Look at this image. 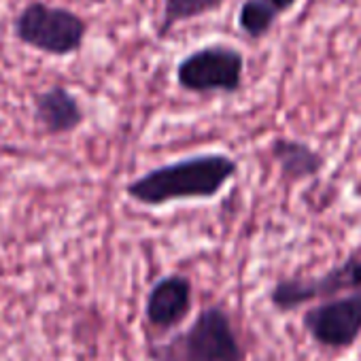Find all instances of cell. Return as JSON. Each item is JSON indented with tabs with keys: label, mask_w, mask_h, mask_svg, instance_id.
<instances>
[{
	"label": "cell",
	"mask_w": 361,
	"mask_h": 361,
	"mask_svg": "<svg viewBox=\"0 0 361 361\" xmlns=\"http://www.w3.org/2000/svg\"><path fill=\"white\" fill-rule=\"evenodd\" d=\"M238 172L228 153H198L157 166L126 185L128 198L145 207H164L180 200H211L219 196Z\"/></svg>",
	"instance_id": "6da1fadb"
},
{
	"label": "cell",
	"mask_w": 361,
	"mask_h": 361,
	"mask_svg": "<svg viewBox=\"0 0 361 361\" xmlns=\"http://www.w3.org/2000/svg\"><path fill=\"white\" fill-rule=\"evenodd\" d=\"M153 361H247V348L224 306L204 308L188 329L151 344Z\"/></svg>",
	"instance_id": "7a4b0ae2"
},
{
	"label": "cell",
	"mask_w": 361,
	"mask_h": 361,
	"mask_svg": "<svg viewBox=\"0 0 361 361\" xmlns=\"http://www.w3.org/2000/svg\"><path fill=\"white\" fill-rule=\"evenodd\" d=\"M87 26L85 22L62 7H49L45 3H30L16 18V37L43 54L71 56L81 49Z\"/></svg>",
	"instance_id": "3957f363"
},
{
	"label": "cell",
	"mask_w": 361,
	"mask_h": 361,
	"mask_svg": "<svg viewBox=\"0 0 361 361\" xmlns=\"http://www.w3.org/2000/svg\"><path fill=\"white\" fill-rule=\"evenodd\" d=\"M353 291H361V253H350L344 262L327 268L319 276L279 279L268 298L279 312H293L312 302H323Z\"/></svg>",
	"instance_id": "277c9868"
},
{
	"label": "cell",
	"mask_w": 361,
	"mask_h": 361,
	"mask_svg": "<svg viewBox=\"0 0 361 361\" xmlns=\"http://www.w3.org/2000/svg\"><path fill=\"white\" fill-rule=\"evenodd\" d=\"M245 56L230 45L202 47L176 66L178 85L194 94H236L243 87Z\"/></svg>",
	"instance_id": "5b68a950"
},
{
	"label": "cell",
	"mask_w": 361,
	"mask_h": 361,
	"mask_svg": "<svg viewBox=\"0 0 361 361\" xmlns=\"http://www.w3.org/2000/svg\"><path fill=\"white\" fill-rule=\"evenodd\" d=\"M308 338L325 350H346L361 338V291L317 302L302 314Z\"/></svg>",
	"instance_id": "8992f818"
},
{
	"label": "cell",
	"mask_w": 361,
	"mask_h": 361,
	"mask_svg": "<svg viewBox=\"0 0 361 361\" xmlns=\"http://www.w3.org/2000/svg\"><path fill=\"white\" fill-rule=\"evenodd\" d=\"M192 281L183 274H166L149 289L145 302L147 323L157 331H170L183 323L192 310Z\"/></svg>",
	"instance_id": "52a82bcc"
},
{
	"label": "cell",
	"mask_w": 361,
	"mask_h": 361,
	"mask_svg": "<svg viewBox=\"0 0 361 361\" xmlns=\"http://www.w3.org/2000/svg\"><path fill=\"white\" fill-rule=\"evenodd\" d=\"M35 117L47 134L60 136L77 130L83 123L85 113L75 94L62 85H54L35 98Z\"/></svg>",
	"instance_id": "ba28073f"
},
{
	"label": "cell",
	"mask_w": 361,
	"mask_h": 361,
	"mask_svg": "<svg viewBox=\"0 0 361 361\" xmlns=\"http://www.w3.org/2000/svg\"><path fill=\"white\" fill-rule=\"evenodd\" d=\"M270 155L276 161L283 178L289 183H302V180L314 178L325 168V157L308 142L298 138H274L270 145Z\"/></svg>",
	"instance_id": "9c48e42d"
},
{
	"label": "cell",
	"mask_w": 361,
	"mask_h": 361,
	"mask_svg": "<svg viewBox=\"0 0 361 361\" xmlns=\"http://www.w3.org/2000/svg\"><path fill=\"white\" fill-rule=\"evenodd\" d=\"M224 0H164V20L159 35H168L178 22L194 20L221 7Z\"/></svg>",
	"instance_id": "30bf717a"
},
{
	"label": "cell",
	"mask_w": 361,
	"mask_h": 361,
	"mask_svg": "<svg viewBox=\"0 0 361 361\" xmlns=\"http://www.w3.org/2000/svg\"><path fill=\"white\" fill-rule=\"evenodd\" d=\"M276 16L264 7L262 0H245L238 11V26L249 39H264L276 24Z\"/></svg>",
	"instance_id": "8fae6325"
},
{
	"label": "cell",
	"mask_w": 361,
	"mask_h": 361,
	"mask_svg": "<svg viewBox=\"0 0 361 361\" xmlns=\"http://www.w3.org/2000/svg\"><path fill=\"white\" fill-rule=\"evenodd\" d=\"M262 3L268 11H272L276 18H281L283 13H287L295 7L298 0H262Z\"/></svg>",
	"instance_id": "7c38bea8"
},
{
	"label": "cell",
	"mask_w": 361,
	"mask_h": 361,
	"mask_svg": "<svg viewBox=\"0 0 361 361\" xmlns=\"http://www.w3.org/2000/svg\"><path fill=\"white\" fill-rule=\"evenodd\" d=\"M353 194L357 196V198H361V178L355 183V188H353Z\"/></svg>",
	"instance_id": "4fadbf2b"
}]
</instances>
